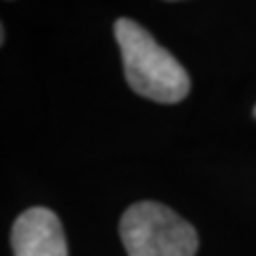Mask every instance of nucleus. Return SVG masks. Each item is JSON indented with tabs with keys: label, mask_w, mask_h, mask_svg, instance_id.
Here are the masks:
<instances>
[{
	"label": "nucleus",
	"mask_w": 256,
	"mask_h": 256,
	"mask_svg": "<svg viewBox=\"0 0 256 256\" xmlns=\"http://www.w3.org/2000/svg\"><path fill=\"white\" fill-rule=\"evenodd\" d=\"M120 45L126 84L143 98L173 105L188 96L190 77L173 54H169L137 22L122 18L114 26Z\"/></svg>",
	"instance_id": "1"
},
{
	"label": "nucleus",
	"mask_w": 256,
	"mask_h": 256,
	"mask_svg": "<svg viewBox=\"0 0 256 256\" xmlns=\"http://www.w3.org/2000/svg\"><path fill=\"white\" fill-rule=\"evenodd\" d=\"M254 118H256V107H254Z\"/></svg>",
	"instance_id": "5"
},
{
	"label": "nucleus",
	"mask_w": 256,
	"mask_h": 256,
	"mask_svg": "<svg viewBox=\"0 0 256 256\" xmlns=\"http://www.w3.org/2000/svg\"><path fill=\"white\" fill-rule=\"evenodd\" d=\"M4 41V28H2V24H0V45H2Z\"/></svg>",
	"instance_id": "4"
},
{
	"label": "nucleus",
	"mask_w": 256,
	"mask_h": 256,
	"mask_svg": "<svg viewBox=\"0 0 256 256\" xmlns=\"http://www.w3.org/2000/svg\"><path fill=\"white\" fill-rule=\"evenodd\" d=\"M120 237L128 256H194L196 228L158 201L130 205L120 220Z\"/></svg>",
	"instance_id": "2"
},
{
	"label": "nucleus",
	"mask_w": 256,
	"mask_h": 256,
	"mask_svg": "<svg viewBox=\"0 0 256 256\" xmlns=\"http://www.w3.org/2000/svg\"><path fill=\"white\" fill-rule=\"evenodd\" d=\"M13 256H68L60 218L47 207L22 212L11 228Z\"/></svg>",
	"instance_id": "3"
}]
</instances>
